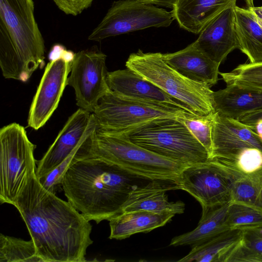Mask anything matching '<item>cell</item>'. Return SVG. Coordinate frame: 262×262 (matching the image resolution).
<instances>
[{
    "label": "cell",
    "instance_id": "1f68e13d",
    "mask_svg": "<svg viewBox=\"0 0 262 262\" xmlns=\"http://www.w3.org/2000/svg\"><path fill=\"white\" fill-rule=\"evenodd\" d=\"M262 262V256L243 244L241 239L229 251L224 262Z\"/></svg>",
    "mask_w": 262,
    "mask_h": 262
},
{
    "label": "cell",
    "instance_id": "2e32d148",
    "mask_svg": "<svg viewBox=\"0 0 262 262\" xmlns=\"http://www.w3.org/2000/svg\"><path fill=\"white\" fill-rule=\"evenodd\" d=\"M107 82L110 90L121 96L192 113L184 104L128 68L108 72Z\"/></svg>",
    "mask_w": 262,
    "mask_h": 262
},
{
    "label": "cell",
    "instance_id": "4316f807",
    "mask_svg": "<svg viewBox=\"0 0 262 262\" xmlns=\"http://www.w3.org/2000/svg\"><path fill=\"white\" fill-rule=\"evenodd\" d=\"M214 113L200 116L184 111L177 117L206 148L210 159L212 151V132Z\"/></svg>",
    "mask_w": 262,
    "mask_h": 262
},
{
    "label": "cell",
    "instance_id": "836d02e7",
    "mask_svg": "<svg viewBox=\"0 0 262 262\" xmlns=\"http://www.w3.org/2000/svg\"><path fill=\"white\" fill-rule=\"evenodd\" d=\"M64 13L76 16L89 7L93 0H53Z\"/></svg>",
    "mask_w": 262,
    "mask_h": 262
},
{
    "label": "cell",
    "instance_id": "603a6c76",
    "mask_svg": "<svg viewBox=\"0 0 262 262\" xmlns=\"http://www.w3.org/2000/svg\"><path fill=\"white\" fill-rule=\"evenodd\" d=\"M235 30L238 49L245 54L249 63L262 62V28L253 13L235 6Z\"/></svg>",
    "mask_w": 262,
    "mask_h": 262
},
{
    "label": "cell",
    "instance_id": "8fae6325",
    "mask_svg": "<svg viewBox=\"0 0 262 262\" xmlns=\"http://www.w3.org/2000/svg\"><path fill=\"white\" fill-rule=\"evenodd\" d=\"M74 53L61 45H54L49 54L50 61L33 99L28 125L35 130L42 127L58 107L63 91L68 85Z\"/></svg>",
    "mask_w": 262,
    "mask_h": 262
},
{
    "label": "cell",
    "instance_id": "d590c367",
    "mask_svg": "<svg viewBox=\"0 0 262 262\" xmlns=\"http://www.w3.org/2000/svg\"><path fill=\"white\" fill-rule=\"evenodd\" d=\"M261 117H262V110H259L247 114L238 120L249 125L254 126L256 121Z\"/></svg>",
    "mask_w": 262,
    "mask_h": 262
},
{
    "label": "cell",
    "instance_id": "277c9868",
    "mask_svg": "<svg viewBox=\"0 0 262 262\" xmlns=\"http://www.w3.org/2000/svg\"><path fill=\"white\" fill-rule=\"evenodd\" d=\"M84 159H101L141 179L175 184L187 166L149 151L122 134L103 130L98 126L85 144Z\"/></svg>",
    "mask_w": 262,
    "mask_h": 262
},
{
    "label": "cell",
    "instance_id": "8992f818",
    "mask_svg": "<svg viewBox=\"0 0 262 262\" xmlns=\"http://www.w3.org/2000/svg\"><path fill=\"white\" fill-rule=\"evenodd\" d=\"M177 117L156 119L116 133L149 151L185 165L210 160L206 148Z\"/></svg>",
    "mask_w": 262,
    "mask_h": 262
},
{
    "label": "cell",
    "instance_id": "ffe728a7",
    "mask_svg": "<svg viewBox=\"0 0 262 262\" xmlns=\"http://www.w3.org/2000/svg\"><path fill=\"white\" fill-rule=\"evenodd\" d=\"M215 112L238 120L243 116L262 110V91L244 89L233 84L213 92Z\"/></svg>",
    "mask_w": 262,
    "mask_h": 262
},
{
    "label": "cell",
    "instance_id": "ac0fdd59",
    "mask_svg": "<svg viewBox=\"0 0 262 262\" xmlns=\"http://www.w3.org/2000/svg\"><path fill=\"white\" fill-rule=\"evenodd\" d=\"M165 61L184 77L212 86L217 83L220 65L210 59L192 42L177 52L163 54Z\"/></svg>",
    "mask_w": 262,
    "mask_h": 262
},
{
    "label": "cell",
    "instance_id": "484cf974",
    "mask_svg": "<svg viewBox=\"0 0 262 262\" xmlns=\"http://www.w3.org/2000/svg\"><path fill=\"white\" fill-rule=\"evenodd\" d=\"M219 74L226 84L262 91V62L241 64L230 72Z\"/></svg>",
    "mask_w": 262,
    "mask_h": 262
},
{
    "label": "cell",
    "instance_id": "f35d334b",
    "mask_svg": "<svg viewBox=\"0 0 262 262\" xmlns=\"http://www.w3.org/2000/svg\"><path fill=\"white\" fill-rule=\"evenodd\" d=\"M254 126L256 132L262 141V117L256 121Z\"/></svg>",
    "mask_w": 262,
    "mask_h": 262
},
{
    "label": "cell",
    "instance_id": "74e56055",
    "mask_svg": "<svg viewBox=\"0 0 262 262\" xmlns=\"http://www.w3.org/2000/svg\"><path fill=\"white\" fill-rule=\"evenodd\" d=\"M147 3L172 9L177 0H141Z\"/></svg>",
    "mask_w": 262,
    "mask_h": 262
},
{
    "label": "cell",
    "instance_id": "d4e9b609",
    "mask_svg": "<svg viewBox=\"0 0 262 262\" xmlns=\"http://www.w3.org/2000/svg\"><path fill=\"white\" fill-rule=\"evenodd\" d=\"M1 262L43 261L37 255L33 240L23 239L0 234Z\"/></svg>",
    "mask_w": 262,
    "mask_h": 262
},
{
    "label": "cell",
    "instance_id": "f546056e",
    "mask_svg": "<svg viewBox=\"0 0 262 262\" xmlns=\"http://www.w3.org/2000/svg\"><path fill=\"white\" fill-rule=\"evenodd\" d=\"M231 196V202L256 207L257 189L249 174L244 173L234 181L232 184Z\"/></svg>",
    "mask_w": 262,
    "mask_h": 262
},
{
    "label": "cell",
    "instance_id": "cb8c5ba5",
    "mask_svg": "<svg viewBox=\"0 0 262 262\" xmlns=\"http://www.w3.org/2000/svg\"><path fill=\"white\" fill-rule=\"evenodd\" d=\"M242 230L230 229L200 245L192 247L179 261L224 262L226 256L242 238Z\"/></svg>",
    "mask_w": 262,
    "mask_h": 262
},
{
    "label": "cell",
    "instance_id": "4fadbf2b",
    "mask_svg": "<svg viewBox=\"0 0 262 262\" xmlns=\"http://www.w3.org/2000/svg\"><path fill=\"white\" fill-rule=\"evenodd\" d=\"M97 126L93 113L80 108L74 113L42 158L36 161L37 178L46 175L63 162Z\"/></svg>",
    "mask_w": 262,
    "mask_h": 262
},
{
    "label": "cell",
    "instance_id": "44dd1931",
    "mask_svg": "<svg viewBox=\"0 0 262 262\" xmlns=\"http://www.w3.org/2000/svg\"><path fill=\"white\" fill-rule=\"evenodd\" d=\"M175 214L135 211L123 212L111 219L110 239H123L138 233H147L169 222Z\"/></svg>",
    "mask_w": 262,
    "mask_h": 262
},
{
    "label": "cell",
    "instance_id": "8d00e7d4",
    "mask_svg": "<svg viewBox=\"0 0 262 262\" xmlns=\"http://www.w3.org/2000/svg\"><path fill=\"white\" fill-rule=\"evenodd\" d=\"M246 2L247 7L252 11L258 23L262 28V6H254L253 0H246Z\"/></svg>",
    "mask_w": 262,
    "mask_h": 262
},
{
    "label": "cell",
    "instance_id": "6da1fadb",
    "mask_svg": "<svg viewBox=\"0 0 262 262\" xmlns=\"http://www.w3.org/2000/svg\"><path fill=\"white\" fill-rule=\"evenodd\" d=\"M13 206L43 261L86 260V250L93 243L92 225L69 202L46 190L36 173L29 178Z\"/></svg>",
    "mask_w": 262,
    "mask_h": 262
},
{
    "label": "cell",
    "instance_id": "d6986e66",
    "mask_svg": "<svg viewBox=\"0 0 262 262\" xmlns=\"http://www.w3.org/2000/svg\"><path fill=\"white\" fill-rule=\"evenodd\" d=\"M236 0H177L171 12L180 27L192 33L199 34L214 16Z\"/></svg>",
    "mask_w": 262,
    "mask_h": 262
},
{
    "label": "cell",
    "instance_id": "e0dca14e",
    "mask_svg": "<svg viewBox=\"0 0 262 262\" xmlns=\"http://www.w3.org/2000/svg\"><path fill=\"white\" fill-rule=\"evenodd\" d=\"M164 181H149L147 184L139 185L129 193L122 208V212L148 211L155 212H169L182 214L185 205L181 201L169 202L166 192L178 189L175 184H166Z\"/></svg>",
    "mask_w": 262,
    "mask_h": 262
},
{
    "label": "cell",
    "instance_id": "d6a6232c",
    "mask_svg": "<svg viewBox=\"0 0 262 262\" xmlns=\"http://www.w3.org/2000/svg\"><path fill=\"white\" fill-rule=\"evenodd\" d=\"M238 228L242 230L243 244L262 256V224Z\"/></svg>",
    "mask_w": 262,
    "mask_h": 262
},
{
    "label": "cell",
    "instance_id": "ba28073f",
    "mask_svg": "<svg viewBox=\"0 0 262 262\" xmlns=\"http://www.w3.org/2000/svg\"><path fill=\"white\" fill-rule=\"evenodd\" d=\"M244 173L234 164L212 159L187 165L181 171L176 185L178 189L194 197L202 208L212 207L231 202L232 184Z\"/></svg>",
    "mask_w": 262,
    "mask_h": 262
},
{
    "label": "cell",
    "instance_id": "30bf717a",
    "mask_svg": "<svg viewBox=\"0 0 262 262\" xmlns=\"http://www.w3.org/2000/svg\"><path fill=\"white\" fill-rule=\"evenodd\" d=\"M173 20L171 11L141 0L115 1L88 39L100 41L151 27H167Z\"/></svg>",
    "mask_w": 262,
    "mask_h": 262
},
{
    "label": "cell",
    "instance_id": "3957f363",
    "mask_svg": "<svg viewBox=\"0 0 262 262\" xmlns=\"http://www.w3.org/2000/svg\"><path fill=\"white\" fill-rule=\"evenodd\" d=\"M45 52L33 0H0V67L4 78L27 81L44 65Z\"/></svg>",
    "mask_w": 262,
    "mask_h": 262
},
{
    "label": "cell",
    "instance_id": "52a82bcc",
    "mask_svg": "<svg viewBox=\"0 0 262 262\" xmlns=\"http://www.w3.org/2000/svg\"><path fill=\"white\" fill-rule=\"evenodd\" d=\"M25 128L12 123L0 129V202L13 205L29 178L36 173L34 151Z\"/></svg>",
    "mask_w": 262,
    "mask_h": 262
},
{
    "label": "cell",
    "instance_id": "7c38bea8",
    "mask_svg": "<svg viewBox=\"0 0 262 262\" xmlns=\"http://www.w3.org/2000/svg\"><path fill=\"white\" fill-rule=\"evenodd\" d=\"M106 59L102 52L91 49L75 53L72 62L68 85L74 89L77 105L91 113L111 90L107 82Z\"/></svg>",
    "mask_w": 262,
    "mask_h": 262
},
{
    "label": "cell",
    "instance_id": "7a4b0ae2",
    "mask_svg": "<svg viewBox=\"0 0 262 262\" xmlns=\"http://www.w3.org/2000/svg\"><path fill=\"white\" fill-rule=\"evenodd\" d=\"M141 179L104 160L84 159L69 167L62 187L68 201L88 221L98 224L121 213Z\"/></svg>",
    "mask_w": 262,
    "mask_h": 262
},
{
    "label": "cell",
    "instance_id": "83f0119b",
    "mask_svg": "<svg viewBox=\"0 0 262 262\" xmlns=\"http://www.w3.org/2000/svg\"><path fill=\"white\" fill-rule=\"evenodd\" d=\"M227 223L231 229L262 224V211L255 206L230 202L227 210Z\"/></svg>",
    "mask_w": 262,
    "mask_h": 262
},
{
    "label": "cell",
    "instance_id": "5b68a950",
    "mask_svg": "<svg viewBox=\"0 0 262 262\" xmlns=\"http://www.w3.org/2000/svg\"><path fill=\"white\" fill-rule=\"evenodd\" d=\"M125 66L184 104L192 113L205 116L215 112L210 86L180 74L167 64L163 54L139 50L129 56Z\"/></svg>",
    "mask_w": 262,
    "mask_h": 262
},
{
    "label": "cell",
    "instance_id": "4dcf8cb0",
    "mask_svg": "<svg viewBox=\"0 0 262 262\" xmlns=\"http://www.w3.org/2000/svg\"><path fill=\"white\" fill-rule=\"evenodd\" d=\"M235 164L245 173L254 172L262 167V151L254 147L245 148L238 154Z\"/></svg>",
    "mask_w": 262,
    "mask_h": 262
},
{
    "label": "cell",
    "instance_id": "f1b7e54d",
    "mask_svg": "<svg viewBox=\"0 0 262 262\" xmlns=\"http://www.w3.org/2000/svg\"><path fill=\"white\" fill-rule=\"evenodd\" d=\"M85 139L60 164L46 175L38 178L39 183L46 190L56 194L57 191L61 190L64 175L69 167L77 161L76 152Z\"/></svg>",
    "mask_w": 262,
    "mask_h": 262
},
{
    "label": "cell",
    "instance_id": "5bb4252c",
    "mask_svg": "<svg viewBox=\"0 0 262 262\" xmlns=\"http://www.w3.org/2000/svg\"><path fill=\"white\" fill-rule=\"evenodd\" d=\"M212 139V151L210 159H221L235 164L238 154L245 148L254 147L262 151V141L255 126L221 116L215 112Z\"/></svg>",
    "mask_w": 262,
    "mask_h": 262
},
{
    "label": "cell",
    "instance_id": "e575fe53",
    "mask_svg": "<svg viewBox=\"0 0 262 262\" xmlns=\"http://www.w3.org/2000/svg\"><path fill=\"white\" fill-rule=\"evenodd\" d=\"M257 189L256 207L262 211V167L254 172L249 174Z\"/></svg>",
    "mask_w": 262,
    "mask_h": 262
},
{
    "label": "cell",
    "instance_id": "9a60e30c",
    "mask_svg": "<svg viewBox=\"0 0 262 262\" xmlns=\"http://www.w3.org/2000/svg\"><path fill=\"white\" fill-rule=\"evenodd\" d=\"M235 6L228 7L212 18L193 42L200 51L219 65L230 52L239 48L235 30Z\"/></svg>",
    "mask_w": 262,
    "mask_h": 262
},
{
    "label": "cell",
    "instance_id": "7402d4cb",
    "mask_svg": "<svg viewBox=\"0 0 262 262\" xmlns=\"http://www.w3.org/2000/svg\"><path fill=\"white\" fill-rule=\"evenodd\" d=\"M229 204L202 208V216L197 227L191 231L173 237L170 245H190L192 247L231 229L227 223Z\"/></svg>",
    "mask_w": 262,
    "mask_h": 262
},
{
    "label": "cell",
    "instance_id": "9c48e42d",
    "mask_svg": "<svg viewBox=\"0 0 262 262\" xmlns=\"http://www.w3.org/2000/svg\"><path fill=\"white\" fill-rule=\"evenodd\" d=\"M184 111L122 97L110 90L100 99L93 114L99 128L120 133L156 119L177 117Z\"/></svg>",
    "mask_w": 262,
    "mask_h": 262
}]
</instances>
